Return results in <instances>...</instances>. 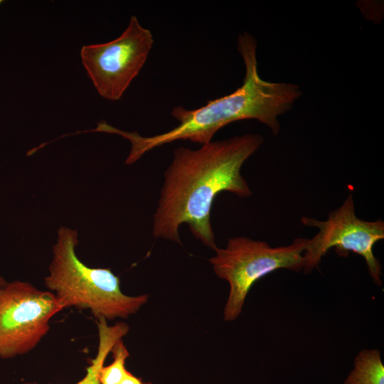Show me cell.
<instances>
[{"instance_id": "4", "label": "cell", "mask_w": 384, "mask_h": 384, "mask_svg": "<svg viewBox=\"0 0 384 384\" xmlns=\"http://www.w3.org/2000/svg\"><path fill=\"white\" fill-rule=\"evenodd\" d=\"M307 241L297 238L290 245L272 247L267 242L238 236L229 238L225 248L217 247L209 261L215 274L230 285L224 319L232 321L240 316L249 291L258 279L279 269L302 271Z\"/></svg>"}, {"instance_id": "5", "label": "cell", "mask_w": 384, "mask_h": 384, "mask_svg": "<svg viewBox=\"0 0 384 384\" xmlns=\"http://www.w3.org/2000/svg\"><path fill=\"white\" fill-rule=\"evenodd\" d=\"M301 222L319 230L312 238L308 239L304 252L302 271L305 274L317 268L329 250L335 247L340 256H346L350 251L361 255L366 261L373 282L382 286L381 266L373 249L377 242L384 238V221H368L358 218L351 193L341 206L329 213L326 220L305 216L301 218Z\"/></svg>"}, {"instance_id": "13", "label": "cell", "mask_w": 384, "mask_h": 384, "mask_svg": "<svg viewBox=\"0 0 384 384\" xmlns=\"http://www.w3.org/2000/svg\"><path fill=\"white\" fill-rule=\"evenodd\" d=\"M2 2V1L0 0V4Z\"/></svg>"}, {"instance_id": "9", "label": "cell", "mask_w": 384, "mask_h": 384, "mask_svg": "<svg viewBox=\"0 0 384 384\" xmlns=\"http://www.w3.org/2000/svg\"><path fill=\"white\" fill-rule=\"evenodd\" d=\"M343 384H384V365L380 351H360Z\"/></svg>"}, {"instance_id": "3", "label": "cell", "mask_w": 384, "mask_h": 384, "mask_svg": "<svg viewBox=\"0 0 384 384\" xmlns=\"http://www.w3.org/2000/svg\"><path fill=\"white\" fill-rule=\"evenodd\" d=\"M76 230L61 226L53 247L45 285L63 308L89 309L97 319L127 318L148 302L149 295L128 296L120 289L119 278L110 268H93L78 257Z\"/></svg>"}, {"instance_id": "2", "label": "cell", "mask_w": 384, "mask_h": 384, "mask_svg": "<svg viewBox=\"0 0 384 384\" xmlns=\"http://www.w3.org/2000/svg\"><path fill=\"white\" fill-rule=\"evenodd\" d=\"M238 50L245 64V75L242 85L233 92L208 100L206 105L195 110L175 107L171 114L179 124L162 134L144 137L137 132L112 129V134H119L131 143L125 164H132L150 150L176 140L208 144L219 129L238 120L257 119L267 126L274 135L279 133L277 117L292 109L302 95L299 87L294 83L269 82L260 78L257 42L248 33L239 35Z\"/></svg>"}, {"instance_id": "8", "label": "cell", "mask_w": 384, "mask_h": 384, "mask_svg": "<svg viewBox=\"0 0 384 384\" xmlns=\"http://www.w3.org/2000/svg\"><path fill=\"white\" fill-rule=\"evenodd\" d=\"M97 320L99 344L97 355L87 368L85 377L75 384H101L99 380L100 368L104 366L105 361L114 343L122 339L129 331L128 325L124 322L109 326L105 319L100 318ZM23 384L37 383L27 382Z\"/></svg>"}, {"instance_id": "1", "label": "cell", "mask_w": 384, "mask_h": 384, "mask_svg": "<svg viewBox=\"0 0 384 384\" xmlns=\"http://www.w3.org/2000/svg\"><path fill=\"white\" fill-rule=\"evenodd\" d=\"M263 142L262 136L254 133L211 141L196 149L176 148L164 174L153 236L181 244L178 230L186 223L197 240L215 250L210 221L215 198L224 191L240 198L252 195L241 168Z\"/></svg>"}, {"instance_id": "12", "label": "cell", "mask_w": 384, "mask_h": 384, "mask_svg": "<svg viewBox=\"0 0 384 384\" xmlns=\"http://www.w3.org/2000/svg\"><path fill=\"white\" fill-rule=\"evenodd\" d=\"M6 282V279L0 275V287L5 284Z\"/></svg>"}, {"instance_id": "10", "label": "cell", "mask_w": 384, "mask_h": 384, "mask_svg": "<svg viewBox=\"0 0 384 384\" xmlns=\"http://www.w3.org/2000/svg\"><path fill=\"white\" fill-rule=\"evenodd\" d=\"M110 352L113 355L112 363L107 366H103L99 372L101 384H119L127 371L125 361L129 353L122 339L114 343Z\"/></svg>"}, {"instance_id": "6", "label": "cell", "mask_w": 384, "mask_h": 384, "mask_svg": "<svg viewBox=\"0 0 384 384\" xmlns=\"http://www.w3.org/2000/svg\"><path fill=\"white\" fill-rule=\"evenodd\" d=\"M63 306L55 295L23 281L0 287V358L33 350L50 329L51 318Z\"/></svg>"}, {"instance_id": "7", "label": "cell", "mask_w": 384, "mask_h": 384, "mask_svg": "<svg viewBox=\"0 0 384 384\" xmlns=\"http://www.w3.org/2000/svg\"><path fill=\"white\" fill-rule=\"evenodd\" d=\"M153 43L151 31L132 16L118 38L82 46V63L97 92L109 100H119L144 65Z\"/></svg>"}, {"instance_id": "11", "label": "cell", "mask_w": 384, "mask_h": 384, "mask_svg": "<svg viewBox=\"0 0 384 384\" xmlns=\"http://www.w3.org/2000/svg\"><path fill=\"white\" fill-rule=\"evenodd\" d=\"M119 384H152L151 382H144L142 379L136 377L129 370Z\"/></svg>"}]
</instances>
